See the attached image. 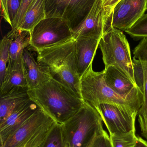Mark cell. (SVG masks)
<instances>
[{
    "label": "cell",
    "mask_w": 147,
    "mask_h": 147,
    "mask_svg": "<svg viewBox=\"0 0 147 147\" xmlns=\"http://www.w3.org/2000/svg\"><path fill=\"white\" fill-rule=\"evenodd\" d=\"M28 93L33 102L60 124L73 116L85 104L74 92L53 78L38 88L28 89Z\"/></svg>",
    "instance_id": "1"
},
{
    "label": "cell",
    "mask_w": 147,
    "mask_h": 147,
    "mask_svg": "<svg viewBox=\"0 0 147 147\" xmlns=\"http://www.w3.org/2000/svg\"><path fill=\"white\" fill-rule=\"evenodd\" d=\"M37 52V61L42 69L51 78L64 84L81 98L75 40L39 50Z\"/></svg>",
    "instance_id": "2"
},
{
    "label": "cell",
    "mask_w": 147,
    "mask_h": 147,
    "mask_svg": "<svg viewBox=\"0 0 147 147\" xmlns=\"http://www.w3.org/2000/svg\"><path fill=\"white\" fill-rule=\"evenodd\" d=\"M80 90L83 100L96 109L101 104H111L138 114L143 102V96L127 98L117 94L106 84L104 70L94 71L92 64L80 78Z\"/></svg>",
    "instance_id": "3"
},
{
    "label": "cell",
    "mask_w": 147,
    "mask_h": 147,
    "mask_svg": "<svg viewBox=\"0 0 147 147\" xmlns=\"http://www.w3.org/2000/svg\"><path fill=\"white\" fill-rule=\"evenodd\" d=\"M102 121L98 111L85 102L73 116L62 124L66 146H90L104 130Z\"/></svg>",
    "instance_id": "4"
},
{
    "label": "cell",
    "mask_w": 147,
    "mask_h": 147,
    "mask_svg": "<svg viewBox=\"0 0 147 147\" xmlns=\"http://www.w3.org/2000/svg\"><path fill=\"white\" fill-rule=\"evenodd\" d=\"M99 47L104 69L116 67L135 84L130 46L123 32L111 27L100 39Z\"/></svg>",
    "instance_id": "5"
},
{
    "label": "cell",
    "mask_w": 147,
    "mask_h": 147,
    "mask_svg": "<svg viewBox=\"0 0 147 147\" xmlns=\"http://www.w3.org/2000/svg\"><path fill=\"white\" fill-rule=\"evenodd\" d=\"M72 39V31L65 20L48 17L41 21L31 30L30 46L37 51Z\"/></svg>",
    "instance_id": "6"
},
{
    "label": "cell",
    "mask_w": 147,
    "mask_h": 147,
    "mask_svg": "<svg viewBox=\"0 0 147 147\" xmlns=\"http://www.w3.org/2000/svg\"><path fill=\"white\" fill-rule=\"evenodd\" d=\"M55 121L39 108L1 147H24L31 140L51 127Z\"/></svg>",
    "instance_id": "7"
},
{
    "label": "cell",
    "mask_w": 147,
    "mask_h": 147,
    "mask_svg": "<svg viewBox=\"0 0 147 147\" xmlns=\"http://www.w3.org/2000/svg\"><path fill=\"white\" fill-rule=\"evenodd\" d=\"M96 110L101 115L109 134L135 131L138 113L111 104H101Z\"/></svg>",
    "instance_id": "8"
},
{
    "label": "cell",
    "mask_w": 147,
    "mask_h": 147,
    "mask_svg": "<svg viewBox=\"0 0 147 147\" xmlns=\"http://www.w3.org/2000/svg\"><path fill=\"white\" fill-rule=\"evenodd\" d=\"M147 9V0H121L113 10L112 27L127 30L145 14Z\"/></svg>",
    "instance_id": "9"
},
{
    "label": "cell",
    "mask_w": 147,
    "mask_h": 147,
    "mask_svg": "<svg viewBox=\"0 0 147 147\" xmlns=\"http://www.w3.org/2000/svg\"><path fill=\"white\" fill-rule=\"evenodd\" d=\"M105 26L102 0H96L85 19L72 30L73 39L85 38L100 39L104 33Z\"/></svg>",
    "instance_id": "10"
},
{
    "label": "cell",
    "mask_w": 147,
    "mask_h": 147,
    "mask_svg": "<svg viewBox=\"0 0 147 147\" xmlns=\"http://www.w3.org/2000/svg\"><path fill=\"white\" fill-rule=\"evenodd\" d=\"M39 108L30 98L14 110L3 122L0 123L1 144L4 143Z\"/></svg>",
    "instance_id": "11"
},
{
    "label": "cell",
    "mask_w": 147,
    "mask_h": 147,
    "mask_svg": "<svg viewBox=\"0 0 147 147\" xmlns=\"http://www.w3.org/2000/svg\"><path fill=\"white\" fill-rule=\"evenodd\" d=\"M104 71L106 84L119 96L127 98L143 96L136 84L117 68L110 66Z\"/></svg>",
    "instance_id": "12"
},
{
    "label": "cell",
    "mask_w": 147,
    "mask_h": 147,
    "mask_svg": "<svg viewBox=\"0 0 147 147\" xmlns=\"http://www.w3.org/2000/svg\"><path fill=\"white\" fill-rule=\"evenodd\" d=\"M75 40L77 71L79 78L92 64L100 39L93 38H80Z\"/></svg>",
    "instance_id": "13"
},
{
    "label": "cell",
    "mask_w": 147,
    "mask_h": 147,
    "mask_svg": "<svg viewBox=\"0 0 147 147\" xmlns=\"http://www.w3.org/2000/svg\"><path fill=\"white\" fill-rule=\"evenodd\" d=\"M6 36L10 41L9 60L7 71L22 65L23 51L30 46L31 32L21 29L11 30Z\"/></svg>",
    "instance_id": "14"
},
{
    "label": "cell",
    "mask_w": 147,
    "mask_h": 147,
    "mask_svg": "<svg viewBox=\"0 0 147 147\" xmlns=\"http://www.w3.org/2000/svg\"><path fill=\"white\" fill-rule=\"evenodd\" d=\"M22 65L28 90L38 88L51 78L35 60L28 47L23 51Z\"/></svg>",
    "instance_id": "15"
},
{
    "label": "cell",
    "mask_w": 147,
    "mask_h": 147,
    "mask_svg": "<svg viewBox=\"0 0 147 147\" xmlns=\"http://www.w3.org/2000/svg\"><path fill=\"white\" fill-rule=\"evenodd\" d=\"M28 90V88H16L1 96L0 123L3 122L17 107L30 99Z\"/></svg>",
    "instance_id": "16"
},
{
    "label": "cell",
    "mask_w": 147,
    "mask_h": 147,
    "mask_svg": "<svg viewBox=\"0 0 147 147\" xmlns=\"http://www.w3.org/2000/svg\"><path fill=\"white\" fill-rule=\"evenodd\" d=\"M96 0H71L62 19L68 23L72 31L85 19Z\"/></svg>",
    "instance_id": "17"
},
{
    "label": "cell",
    "mask_w": 147,
    "mask_h": 147,
    "mask_svg": "<svg viewBox=\"0 0 147 147\" xmlns=\"http://www.w3.org/2000/svg\"><path fill=\"white\" fill-rule=\"evenodd\" d=\"M45 18V0H34L27 10L19 29L31 32L38 23Z\"/></svg>",
    "instance_id": "18"
},
{
    "label": "cell",
    "mask_w": 147,
    "mask_h": 147,
    "mask_svg": "<svg viewBox=\"0 0 147 147\" xmlns=\"http://www.w3.org/2000/svg\"><path fill=\"white\" fill-rule=\"evenodd\" d=\"M0 87L1 96L16 88H28L22 65L7 71L5 79L0 85Z\"/></svg>",
    "instance_id": "19"
},
{
    "label": "cell",
    "mask_w": 147,
    "mask_h": 147,
    "mask_svg": "<svg viewBox=\"0 0 147 147\" xmlns=\"http://www.w3.org/2000/svg\"><path fill=\"white\" fill-rule=\"evenodd\" d=\"M38 147H66L62 124L54 123Z\"/></svg>",
    "instance_id": "20"
},
{
    "label": "cell",
    "mask_w": 147,
    "mask_h": 147,
    "mask_svg": "<svg viewBox=\"0 0 147 147\" xmlns=\"http://www.w3.org/2000/svg\"><path fill=\"white\" fill-rule=\"evenodd\" d=\"M144 69V85L143 102L138 112V121L142 136L147 140V59L140 60Z\"/></svg>",
    "instance_id": "21"
},
{
    "label": "cell",
    "mask_w": 147,
    "mask_h": 147,
    "mask_svg": "<svg viewBox=\"0 0 147 147\" xmlns=\"http://www.w3.org/2000/svg\"><path fill=\"white\" fill-rule=\"evenodd\" d=\"M71 0H45L46 18H62Z\"/></svg>",
    "instance_id": "22"
},
{
    "label": "cell",
    "mask_w": 147,
    "mask_h": 147,
    "mask_svg": "<svg viewBox=\"0 0 147 147\" xmlns=\"http://www.w3.org/2000/svg\"><path fill=\"white\" fill-rule=\"evenodd\" d=\"M22 0H1L2 15L12 27Z\"/></svg>",
    "instance_id": "23"
},
{
    "label": "cell",
    "mask_w": 147,
    "mask_h": 147,
    "mask_svg": "<svg viewBox=\"0 0 147 147\" xmlns=\"http://www.w3.org/2000/svg\"><path fill=\"white\" fill-rule=\"evenodd\" d=\"M9 39L5 36L0 43V85L5 79L9 60Z\"/></svg>",
    "instance_id": "24"
},
{
    "label": "cell",
    "mask_w": 147,
    "mask_h": 147,
    "mask_svg": "<svg viewBox=\"0 0 147 147\" xmlns=\"http://www.w3.org/2000/svg\"><path fill=\"white\" fill-rule=\"evenodd\" d=\"M110 138L113 147H135L138 136L135 131L125 134H111Z\"/></svg>",
    "instance_id": "25"
},
{
    "label": "cell",
    "mask_w": 147,
    "mask_h": 147,
    "mask_svg": "<svg viewBox=\"0 0 147 147\" xmlns=\"http://www.w3.org/2000/svg\"><path fill=\"white\" fill-rule=\"evenodd\" d=\"M125 32L135 40L147 38V13L145 14L131 28Z\"/></svg>",
    "instance_id": "26"
},
{
    "label": "cell",
    "mask_w": 147,
    "mask_h": 147,
    "mask_svg": "<svg viewBox=\"0 0 147 147\" xmlns=\"http://www.w3.org/2000/svg\"><path fill=\"white\" fill-rule=\"evenodd\" d=\"M133 65L135 84L143 94L145 77L142 62L134 57Z\"/></svg>",
    "instance_id": "27"
},
{
    "label": "cell",
    "mask_w": 147,
    "mask_h": 147,
    "mask_svg": "<svg viewBox=\"0 0 147 147\" xmlns=\"http://www.w3.org/2000/svg\"><path fill=\"white\" fill-rule=\"evenodd\" d=\"M121 1V0H102L105 21V30L112 26V13L113 10L117 4Z\"/></svg>",
    "instance_id": "28"
},
{
    "label": "cell",
    "mask_w": 147,
    "mask_h": 147,
    "mask_svg": "<svg viewBox=\"0 0 147 147\" xmlns=\"http://www.w3.org/2000/svg\"><path fill=\"white\" fill-rule=\"evenodd\" d=\"M34 0H22L20 9L15 18L12 25V30L19 29L22 23L23 18L27 10Z\"/></svg>",
    "instance_id": "29"
},
{
    "label": "cell",
    "mask_w": 147,
    "mask_h": 147,
    "mask_svg": "<svg viewBox=\"0 0 147 147\" xmlns=\"http://www.w3.org/2000/svg\"><path fill=\"white\" fill-rule=\"evenodd\" d=\"M90 147H113L110 136L105 130L95 139Z\"/></svg>",
    "instance_id": "30"
},
{
    "label": "cell",
    "mask_w": 147,
    "mask_h": 147,
    "mask_svg": "<svg viewBox=\"0 0 147 147\" xmlns=\"http://www.w3.org/2000/svg\"><path fill=\"white\" fill-rule=\"evenodd\" d=\"M51 127L47 129L45 131L39 134L37 136L31 140L26 146L24 147H38L40 144L44 140L45 136L46 135L47 132Z\"/></svg>",
    "instance_id": "31"
},
{
    "label": "cell",
    "mask_w": 147,
    "mask_h": 147,
    "mask_svg": "<svg viewBox=\"0 0 147 147\" xmlns=\"http://www.w3.org/2000/svg\"><path fill=\"white\" fill-rule=\"evenodd\" d=\"M135 147H147V142L141 137H138Z\"/></svg>",
    "instance_id": "32"
},
{
    "label": "cell",
    "mask_w": 147,
    "mask_h": 147,
    "mask_svg": "<svg viewBox=\"0 0 147 147\" xmlns=\"http://www.w3.org/2000/svg\"><path fill=\"white\" fill-rule=\"evenodd\" d=\"M92 144H93V143H92Z\"/></svg>",
    "instance_id": "33"
}]
</instances>
